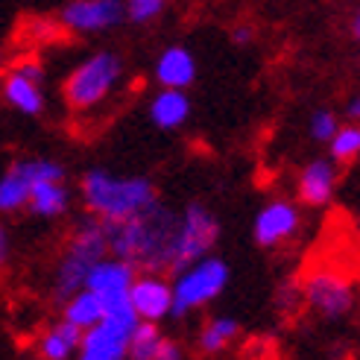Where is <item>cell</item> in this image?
Listing matches in <instances>:
<instances>
[{
    "mask_svg": "<svg viewBox=\"0 0 360 360\" xmlns=\"http://www.w3.org/2000/svg\"><path fill=\"white\" fill-rule=\"evenodd\" d=\"M179 211L153 202L147 211L112 226V255L132 264L138 273H167L173 261V235Z\"/></svg>",
    "mask_w": 360,
    "mask_h": 360,
    "instance_id": "1",
    "label": "cell"
},
{
    "mask_svg": "<svg viewBox=\"0 0 360 360\" xmlns=\"http://www.w3.org/2000/svg\"><path fill=\"white\" fill-rule=\"evenodd\" d=\"M88 214L105 223H123L158 202L155 185L147 176H117L105 167H91L79 182Z\"/></svg>",
    "mask_w": 360,
    "mask_h": 360,
    "instance_id": "2",
    "label": "cell"
},
{
    "mask_svg": "<svg viewBox=\"0 0 360 360\" xmlns=\"http://www.w3.org/2000/svg\"><path fill=\"white\" fill-rule=\"evenodd\" d=\"M112 252V226L100 217H85L74 226L70 240L53 269V299L65 302L85 287L91 266Z\"/></svg>",
    "mask_w": 360,
    "mask_h": 360,
    "instance_id": "3",
    "label": "cell"
},
{
    "mask_svg": "<svg viewBox=\"0 0 360 360\" xmlns=\"http://www.w3.org/2000/svg\"><path fill=\"white\" fill-rule=\"evenodd\" d=\"M123 82V59L115 50H97L85 56L74 70L65 77L62 97L68 109L74 112H94L97 105L109 100L117 85Z\"/></svg>",
    "mask_w": 360,
    "mask_h": 360,
    "instance_id": "4",
    "label": "cell"
},
{
    "mask_svg": "<svg viewBox=\"0 0 360 360\" xmlns=\"http://www.w3.org/2000/svg\"><path fill=\"white\" fill-rule=\"evenodd\" d=\"M229 264L223 258L211 255L193 261L188 266H182L173 276L170 287H173V311L170 316L185 319L196 311L208 308L211 302H217L223 296V290L229 287Z\"/></svg>",
    "mask_w": 360,
    "mask_h": 360,
    "instance_id": "5",
    "label": "cell"
},
{
    "mask_svg": "<svg viewBox=\"0 0 360 360\" xmlns=\"http://www.w3.org/2000/svg\"><path fill=\"white\" fill-rule=\"evenodd\" d=\"M302 304L322 322H340L357 308V287L337 266H314L302 278Z\"/></svg>",
    "mask_w": 360,
    "mask_h": 360,
    "instance_id": "6",
    "label": "cell"
},
{
    "mask_svg": "<svg viewBox=\"0 0 360 360\" xmlns=\"http://www.w3.org/2000/svg\"><path fill=\"white\" fill-rule=\"evenodd\" d=\"M220 240V220L205 202H191L179 211L176 235H173V261L170 269L179 273L182 266L211 255Z\"/></svg>",
    "mask_w": 360,
    "mask_h": 360,
    "instance_id": "7",
    "label": "cell"
},
{
    "mask_svg": "<svg viewBox=\"0 0 360 360\" xmlns=\"http://www.w3.org/2000/svg\"><path fill=\"white\" fill-rule=\"evenodd\" d=\"M132 304L117 311H105L97 326L85 328L74 360H129V337L138 326Z\"/></svg>",
    "mask_w": 360,
    "mask_h": 360,
    "instance_id": "8",
    "label": "cell"
},
{
    "mask_svg": "<svg viewBox=\"0 0 360 360\" xmlns=\"http://www.w3.org/2000/svg\"><path fill=\"white\" fill-rule=\"evenodd\" d=\"M41 179H65V167L53 158H21L0 173V217L27 208L32 185Z\"/></svg>",
    "mask_w": 360,
    "mask_h": 360,
    "instance_id": "9",
    "label": "cell"
},
{
    "mask_svg": "<svg viewBox=\"0 0 360 360\" xmlns=\"http://www.w3.org/2000/svg\"><path fill=\"white\" fill-rule=\"evenodd\" d=\"M302 231V208L293 200H269L252 220V240L261 249H278L299 238Z\"/></svg>",
    "mask_w": 360,
    "mask_h": 360,
    "instance_id": "10",
    "label": "cell"
},
{
    "mask_svg": "<svg viewBox=\"0 0 360 360\" xmlns=\"http://www.w3.org/2000/svg\"><path fill=\"white\" fill-rule=\"evenodd\" d=\"M126 21V0H74L59 15V24L77 35H100Z\"/></svg>",
    "mask_w": 360,
    "mask_h": 360,
    "instance_id": "11",
    "label": "cell"
},
{
    "mask_svg": "<svg viewBox=\"0 0 360 360\" xmlns=\"http://www.w3.org/2000/svg\"><path fill=\"white\" fill-rule=\"evenodd\" d=\"M44 65L35 59H21L4 77V100L15 112L27 117H39L44 112Z\"/></svg>",
    "mask_w": 360,
    "mask_h": 360,
    "instance_id": "12",
    "label": "cell"
},
{
    "mask_svg": "<svg viewBox=\"0 0 360 360\" xmlns=\"http://www.w3.org/2000/svg\"><path fill=\"white\" fill-rule=\"evenodd\" d=\"M135 276H138V269L132 264H126L123 258L109 252V255L100 258L91 266V273L85 278V287L103 299L105 311H117V308L129 304V287H132Z\"/></svg>",
    "mask_w": 360,
    "mask_h": 360,
    "instance_id": "13",
    "label": "cell"
},
{
    "mask_svg": "<svg viewBox=\"0 0 360 360\" xmlns=\"http://www.w3.org/2000/svg\"><path fill=\"white\" fill-rule=\"evenodd\" d=\"M340 188V165L334 158H311L296 176V200L308 208H326Z\"/></svg>",
    "mask_w": 360,
    "mask_h": 360,
    "instance_id": "14",
    "label": "cell"
},
{
    "mask_svg": "<svg viewBox=\"0 0 360 360\" xmlns=\"http://www.w3.org/2000/svg\"><path fill=\"white\" fill-rule=\"evenodd\" d=\"M129 304L138 319L161 322L173 311V287L165 273H138L129 287Z\"/></svg>",
    "mask_w": 360,
    "mask_h": 360,
    "instance_id": "15",
    "label": "cell"
},
{
    "mask_svg": "<svg viewBox=\"0 0 360 360\" xmlns=\"http://www.w3.org/2000/svg\"><path fill=\"white\" fill-rule=\"evenodd\" d=\"M153 74L161 88H182L185 91L196 82V56L182 44H170L158 53Z\"/></svg>",
    "mask_w": 360,
    "mask_h": 360,
    "instance_id": "16",
    "label": "cell"
},
{
    "mask_svg": "<svg viewBox=\"0 0 360 360\" xmlns=\"http://www.w3.org/2000/svg\"><path fill=\"white\" fill-rule=\"evenodd\" d=\"M147 112H150L153 126H158V129H165V132L182 129L191 117V97L182 88H161L158 94H153Z\"/></svg>",
    "mask_w": 360,
    "mask_h": 360,
    "instance_id": "17",
    "label": "cell"
},
{
    "mask_svg": "<svg viewBox=\"0 0 360 360\" xmlns=\"http://www.w3.org/2000/svg\"><path fill=\"white\" fill-rule=\"evenodd\" d=\"M27 208L35 217H47V220H56L62 214H68L70 191L65 185V179H41V182H35Z\"/></svg>",
    "mask_w": 360,
    "mask_h": 360,
    "instance_id": "18",
    "label": "cell"
},
{
    "mask_svg": "<svg viewBox=\"0 0 360 360\" xmlns=\"http://www.w3.org/2000/svg\"><path fill=\"white\" fill-rule=\"evenodd\" d=\"M82 340V328H77L74 322L59 319L56 326H50L41 337H39V357L41 360H74L77 349Z\"/></svg>",
    "mask_w": 360,
    "mask_h": 360,
    "instance_id": "19",
    "label": "cell"
},
{
    "mask_svg": "<svg viewBox=\"0 0 360 360\" xmlns=\"http://www.w3.org/2000/svg\"><path fill=\"white\" fill-rule=\"evenodd\" d=\"M238 337H240V322L235 316H211L205 319L200 334H196V349L214 357V354H223Z\"/></svg>",
    "mask_w": 360,
    "mask_h": 360,
    "instance_id": "20",
    "label": "cell"
},
{
    "mask_svg": "<svg viewBox=\"0 0 360 360\" xmlns=\"http://www.w3.org/2000/svg\"><path fill=\"white\" fill-rule=\"evenodd\" d=\"M103 316H105V304L94 290H88V287H82V290H77L74 296H68L62 302V319L74 322L82 331L97 326Z\"/></svg>",
    "mask_w": 360,
    "mask_h": 360,
    "instance_id": "21",
    "label": "cell"
},
{
    "mask_svg": "<svg viewBox=\"0 0 360 360\" xmlns=\"http://www.w3.org/2000/svg\"><path fill=\"white\" fill-rule=\"evenodd\" d=\"M328 158H334L340 167L354 165L360 158V123H340V129L328 141Z\"/></svg>",
    "mask_w": 360,
    "mask_h": 360,
    "instance_id": "22",
    "label": "cell"
},
{
    "mask_svg": "<svg viewBox=\"0 0 360 360\" xmlns=\"http://www.w3.org/2000/svg\"><path fill=\"white\" fill-rule=\"evenodd\" d=\"M161 340H165V334H161L158 322L141 319L129 337V360H153L158 346H161Z\"/></svg>",
    "mask_w": 360,
    "mask_h": 360,
    "instance_id": "23",
    "label": "cell"
},
{
    "mask_svg": "<svg viewBox=\"0 0 360 360\" xmlns=\"http://www.w3.org/2000/svg\"><path fill=\"white\" fill-rule=\"evenodd\" d=\"M337 129H340V117L334 109H316L308 120V135L316 143H328Z\"/></svg>",
    "mask_w": 360,
    "mask_h": 360,
    "instance_id": "24",
    "label": "cell"
},
{
    "mask_svg": "<svg viewBox=\"0 0 360 360\" xmlns=\"http://www.w3.org/2000/svg\"><path fill=\"white\" fill-rule=\"evenodd\" d=\"M167 9V0H126V21L153 24Z\"/></svg>",
    "mask_w": 360,
    "mask_h": 360,
    "instance_id": "25",
    "label": "cell"
},
{
    "mask_svg": "<svg viewBox=\"0 0 360 360\" xmlns=\"http://www.w3.org/2000/svg\"><path fill=\"white\" fill-rule=\"evenodd\" d=\"M276 308L281 314H293L302 308V281L299 278H287L278 284L276 290Z\"/></svg>",
    "mask_w": 360,
    "mask_h": 360,
    "instance_id": "26",
    "label": "cell"
},
{
    "mask_svg": "<svg viewBox=\"0 0 360 360\" xmlns=\"http://www.w3.org/2000/svg\"><path fill=\"white\" fill-rule=\"evenodd\" d=\"M153 360H185V349L176 343V340H170V337H165L161 340V346H158V352H155V357Z\"/></svg>",
    "mask_w": 360,
    "mask_h": 360,
    "instance_id": "27",
    "label": "cell"
},
{
    "mask_svg": "<svg viewBox=\"0 0 360 360\" xmlns=\"http://www.w3.org/2000/svg\"><path fill=\"white\" fill-rule=\"evenodd\" d=\"M231 41H235L238 47H246V44L255 41V30H252L249 24H238L235 30H231Z\"/></svg>",
    "mask_w": 360,
    "mask_h": 360,
    "instance_id": "28",
    "label": "cell"
},
{
    "mask_svg": "<svg viewBox=\"0 0 360 360\" xmlns=\"http://www.w3.org/2000/svg\"><path fill=\"white\" fill-rule=\"evenodd\" d=\"M9 231H6V226L4 223H0V266H4L6 264V258H9Z\"/></svg>",
    "mask_w": 360,
    "mask_h": 360,
    "instance_id": "29",
    "label": "cell"
},
{
    "mask_svg": "<svg viewBox=\"0 0 360 360\" xmlns=\"http://www.w3.org/2000/svg\"><path fill=\"white\" fill-rule=\"evenodd\" d=\"M346 117L354 120V123H360V94L349 97V103H346Z\"/></svg>",
    "mask_w": 360,
    "mask_h": 360,
    "instance_id": "30",
    "label": "cell"
},
{
    "mask_svg": "<svg viewBox=\"0 0 360 360\" xmlns=\"http://www.w3.org/2000/svg\"><path fill=\"white\" fill-rule=\"evenodd\" d=\"M349 32H352V39L360 44V6L354 9V15H352V21H349Z\"/></svg>",
    "mask_w": 360,
    "mask_h": 360,
    "instance_id": "31",
    "label": "cell"
},
{
    "mask_svg": "<svg viewBox=\"0 0 360 360\" xmlns=\"http://www.w3.org/2000/svg\"><path fill=\"white\" fill-rule=\"evenodd\" d=\"M4 65H6V50L0 47V70H4Z\"/></svg>",
    "mask_w": 360,
    "mask_h": 360,
    "instance_id": "32",
    "label": "cell"
},
{
    "mask_svg": "<svg viewBox=\"0 0 360 360\" xmlns=\"http://www.w3.org/2000/svg\"><path fill=\"white\" fill-rule=\"evenodd\" d=\"M357 235H360V220H357Z\"/></svg>",
    "mask_w": 360,
    "mask_h": 360,
    "instance_id": "33",
    "label": "cell"
}]
</instances>
